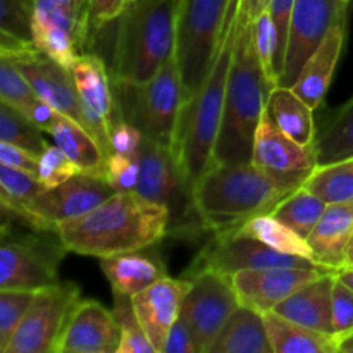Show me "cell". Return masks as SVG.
Returning <instances> with one entry per match:
<instances>
[{
    "mask_svg": "<svg viewBox=\"0 0 353 353\" xmlns=\"http://www.w3.org/2000/svg\"><path fill=\"white\" fill-rule=\"evenodd\" d=\"M79 300L81 295L74 283H55L38 290L3 353H55Z\"/></svg>",
    "mask_w": 353,
    "mask_h": 353,
    "instance_id": "7c38bea8",
    "label": "cell"
},
{
    "mask_svg": "<svg viewBox=\"0 0 353 353\" xmlns=\"http://www.w3.org/2000/svg\"><path fill=\"white\" fill-rule=\"evenodd\" d=\"M112 314L121 330V345L117 353H157L134 312L133 299L124 293L112 292Z\"/></svg>",
    "mask_w": 353,
    "mask_h": 353,
    "instance_id": "e575fe53",
    "label": "cell"
},
{
    "mask_svg": "<svg viewBox=\"0 0 353 353\" xmlns=\"http://www.w3.org/2000/svg\"><path fill=\"white\" fill-rule=\"evenodd\" d=\"M34 0H0V37L33 40Z\"/></svg>",
    "mask_w": 353,
    "mask_h": 353,
    "instance_id": "f35d334b",
    "label": "cell"
},
{
    "mask_svg": "<svg viewBox=\"0 0 353 353\" xmlns=\"http://www.w3.org/2000/svg\"><path fill=\"white\" fill-rule=\"evenodd\" d=\"M137 157L140 162L137 192L169 210V234L196 236L207 231L193 200L192 183L172 148L143 138Z\"/></svg>",
    "mask_w": 353,
    "mask_h": 353,
    "instance_id": "ba28073f",
    "label": "cell"
},
{
    "mask_svg": "<svg viewBox=\"0 0 353 353\" xmlns=\"http://www.w3.org/2000/svg\"><path fill=\"white\" fill-rule=\"evenodd\" d=\"M72 78L78 90L79 103L85 116L86 130L97 138L105 155H110V130L123 121L112 72L100 55L85 52L71 64Z\"/></svg>",
    "mask_w": 353,
    "mask_h": 353,
    "instance_id": "9a60e30c",
    "label": "cell"
},
{
    "mask_svg": "<svg viewBox=\"0 0 353 353\" xmlns=\"http://www.w3.org/2000/svg\"><path fill=\"white\" fill-rule=\"evenodd\" d=\"M145 250L100 259V269L112 292L133 296L168 276L161 257L157 254H145Z\"/></svg>",
    "mask_w": 353,
    "mask_h": 353,
    "instance_id": "d4e9b609",
    "label": "cell"
},
{
    "mask_svg": "<svg viewBox=\"0 0 353 353\" xmlns=\"http://www.w3.org/2000/svg\"><path fill=\"white\" fill-rule=\"evenodd\" d=\"M305 179V174H278L254 162L214 164L193 186V200L207 231H231L272 212Z\"/></svg>",
    "mask_w": 353,
    "mask_h": 353,
    "instance_id": "7a4b0ae2",
    "label": "cell"
},
{
    "mask_svg": "<svg viewBox=\"0 0 353 353\" xmlns=\"http://www.w3.org/2000/svg\"><path fill=\"white\" fill-rule=\"evenodd\" d=\"M348 2H350V3H352V2H353V0H348Z\"/></svg>",
    "mask_w": 353,
    "mask_h": 353,
    "instance_id": "11a10c76",
    "label": "cell"
},
{
    "mask_svg": "<svg viewBox=\"0 0 353 353\" xmlns=\"http://www.w3.org/2000/svg\"><path fill=\"white\" fill-rule=\"evenodd\" d=\"M303 186L327 205H353V157L317 164Z\"/></svg>",
    "mask_w": 353,
    "mask_h": 353,
    "instance_id": "4dcf8cb0",
    "label": "cell"
},
{
    "mask_svg": "<svg viewBox=\"0 0 353 353\" xmlns=\"http://www.w3.org/2000/svg\"><path fill=\"white\" fill-rule=\"evenodd\" d=\"M326 207L327 203L324 200H321L302 185L288 196H285L271 214L307 240L316 224L319 223Z\"/></svg>",
    "mask_w": 353,
    "mask_h": 353,
    "instance_id": "d6a6232c",
    "label": "cell"
},
{
    "mask_svg": "<svg viewBox=\"0 0 353 353\" xmlns=\"http://www.w3.org/2000/svg\"><path fill=\"white\" fill-rule=\"evenodd\" d=\"M143 133L130 121L123 119L116 123L110 130L109 143L110 154H123L130 157H137L143 143Z\"/></svg>",
    "mask_w": 353,
    "mask_h": 353,
    "instance_id": "f6af8a7d",
    "label": "cell"
},
{
    "mask_svg": "<svg viewBox=\"0 0 353 353\" xmlns=\"http://www.w3.org/2000/svg\"><path fill=\"white\" fill-rule=\"evenodd\" d=\"M65 250L86 257H112L145 250L169 234V210L138 192L114 193L93 210L57 226Z\"/></svg>",
    "mask_w": 353,
    "mask_h": 353,
    "instance_id": "6da1fadb",
    "label": "cell"
},
{
    "mask_svg": "<svg viewBox=\"0 0 353 353\" xmlns=\"http://www.w3.org/2000/svg\"><path fill=\"white\" fill-rule=\"evenodd\" d=\"M231 2L233 0H178L176 61L185 88V107L199 95L209 76L223 40Z\"/></svg>",
    "mask_w": 353,
    "mask_h": 353,
    "instance_id": "8992f818",
    "label": "cell"
},
{
    "mask_svg": "<svg viewBox=\"0 0 353 353\" xmlns=\"http://www.w3.org/2000/svg\"><path fill=\"white\" fill-rule=\"evenodd\" d=\"M57 231L17 233L2 230L0 290L38 292L59 283V264L65 255Z\"/></svg>",
    "mask_w": 353,
    "mask_h": 353,
    "instance_id": "9c48e42d",
    "label": "cell"
},
{
    "mask_svg": "<svg viewBox=\"0 0 353 353\" xmlns=\"http://www.w3.org/2000/svg\"><path fill=\"white\" fill-rule=\"evenodd\" d=\"M114 193L105 176L78 172L55 188H45L19 209L2 207V219L19 221L28 230L57 231L59 224L85 216Z\"/></svg>",
    "mask_w": 353,
    "mask_h": 353,
    "instance_id": "30bf717a",
    "label": "cell"
},
{
    "mask_svg": "<svg viewBox=\"0 0 353 353\" xmlns=\"http://www.w3.org/2000/svg\"><path fill=\"white\" fill-rule=\"evenodd\" d=\"M268 268H324L310 259L286 255L272 250L255 238L240 234L238 231H219L214 233L209 243L195 257L183 278L190 279L203 271H217L223 274H234L240 271ZM330 269V268H327Z\"/></svg>",
    "mask_w": 353,
    "mask_h": 353,
    "instance_id": "8fae6325",
    "label": "cell"
},
{
    "mask_svg": "<svg viewBox=\"0 0 353 353\" xmlns=\"http://www.w3.org/2000/svg\"><path fill=\"white\" fill-rule=\"evenodd\" d=\"M128 2H130V0H128Z\"/></svg>",
    "mask_w": 353,
    "mask_h": 353,
    "instance_id": "9f6ffc18",
    "label": "cell"
},
{
    "mask_svg": "<svg viewBox=\"0 0 353 353\" xmlns=\"http://www.w3.org/2000/svg\"><path fill=\"white\" fill-rule=\"evenodd\" d=\"M334 272L327 268H268L231 274L241 305L262 314L272 312L276 305L321 276Z\"/></svg>",
    "mask_w": 353,
    "mask_h": 353,
    "instance_id": "ac0fdd59",
    "label": "cell"
},
{
    "mask_svg": "<svg viewBox=\"0 0 353 353\" xmlns=\"http://www.w3.org/2000/svg\"><path fill=\"white\" fill-rule=\"evenodd\" d=\"M33 40L41 52L71 68L90 41L85 0H34Z\"/></svg>",
    "mask_w": 353,
    "mask_h": 353,
    "instance_id": "5bb4252c",
    "label": "cell"
},
{
    "mask_svg": "<svg viewBox=\"0 0 353 353\" xmlns=\"http://www.w3.org/2000/svg\"><path fill=\"white\" fill-rule=\"evenodd\" d=\"M192 286L181 305V319L192 331L200 353H209L217 334L240 305L230 274L203 271L190 278Z\"/></svg>",
    "mask_w": 353,
    "mask_h": 353,
    "instance_id": "4fadbf2b",
    "label": "cell"
},
{
    "mask_svg": "<svg viewBox=\"0 0 353 353\" xmlns=\"http://www.w3.org/2000/svg\"><path fill=\"white\" fill-rule=\"evenodd\" d=\"M316 150L319 164L353 157V97L319 128Z\"/></svg>",
    "mask_w": 353,
    "mask_h": 353,
    "instance_id": "1f68e13d",
    "label": "cell"
},
{
    "mask_svg": "<svg viewBox=\"0 0 353 353\" xmlns=\"http://www.w3.org/2000/svg\"><path fill=\"white\" fill-rule=\"evenodd\" d=\"M272 86L262 71L254 43V23L238 17V33L228 78L224 114L214 164L252 162L257 128Z\"/></svg>",
    "mask_w": 353,
    "mask_h": 353,
    "instance_id": "3957f363",
    "label": "cell"
},
{
    "mask_svg": "<svg viewBox=\"0 0 353 353\" xmlns=\"http://www.w3.org/2000/svg\"><path fill=\"white\" fill-rule=\"evenodd\" d=\"M38 97L23 72L10 59L0 57V102L14 109H23L28 102Z\"/></svg>",
    "mask_w": 353,
    "mask_h": 353,
    "instance_id": "ab89813d",
    "label": "cell"
},
{
    "mask_svg": "<svg viewBox=\"0 0 353 353\" xmlns=\"http://www.w3.org/2000/svg\"><path fill=\"white\" fill-rule=\"evenodd\" d=\"M178 0H130L114 21L112 78L143 83L176 54Z\"/></svg>",
    "mask_w": 353,
    "mask_h": 353,
    "instance_id": "5b68a950",
    "label": "cell"
},
{
    "mask_svg": "<svg viewBox=\"0 0 353 353\" xmlns=\"http://www.w3.org/2000/svg\"><path fill=\"white\" fill-rule=\"evenodd\" d=\"M343 268L353 269V236H352L350 243H348L347 254H345V265H343ZM343 268H341V269H343Z\"/></svg>",
    "mask_w": 353,
    "mask_h": 353,
    "instance_id": "db71d44e",
    "label": "cell"
},
{
    "mask_svg": "<svg viewBox=\"0 0 353 353\" xmlns=\"http://www.w3.org/2000/svg\"><path fill=\"white\" fill-rule=\"evenodd\" d=\"M353 236V205H327L319 223L309 234L314 262L340 271Z\"/></svg>",
    "mask_w": 353,
    "mask_h": 353,
    "instance_id": "cb8c5ba5",
    "label": "cell"
},
{
    "mask_svg": "<svg viewBox=\"0 0 353 353\" xmlns=\"http://www.w3.org/2000/svg\"><path fill=\"white\" fill-rule=\"evenodd\" d=\"M38 176L0 164V202L7 209H19L43 192Z\"/></svg>",
    "mask_w": 353,
    "mask_h": 353,
    "instance_id": "d590c367",
    "label": "cell"
},
{
    "mask_svg": "<svg viewBox=\"0 0 353 353\" xmlns=\"http://www.w3.org/2000/svg\"><path fill=\"white\" fill-rule=\"evenodd\" d=\"M7 59L19 68L31 88L43 102L54 107L61 116L74 119L86 128L71 68L52 59L37 45Z\"/></svg>",
    "mask_w": 353,
    "mask_h": 353,
    "instance_id": "e0dca14e",
    "label": "cell"
},
{
    "mask_svg": "<svg viewBox=\"0 0 353 353\" xmlns=\"http://www.w3.org/2000/svg\"><path fill=\"white\" fill-rule=\"evenodd\" d=\"M340 352L353 353V333L340 340Z\"/></svg>",
    "mask_w": 353,
    "mask_h": 353,
    "instance_id": "f5cc1de1",
    "label": "cell"
},
{
    "mask_svg": "<svg viewBox=\"0 0 353 353\" xmlns=\"http://www.w3.org/2000/svg\"><path fill=\"white\" fill-rule=\"evenodd\" d=\"M234 231L255 238V240L262 241L268 247H271L272 250L281 252V254L314 261L312 248H310L309 241L303 236H300L292 228L286 226L285 223H281L271 212L252 217V219H248L247 223H243Z\"/></svg>",
    "mask_w": 353,
    "mask_h": 353,
    "instance_id": "f546056e",
    "label": "cell"
},
{
    "mask_svg": "<svg viewBox=\"0 0 353 353\" xmlns=\"http://www.w3.org/2000/svg\"><path fill=\"white\" fill-rule=\"evenodd\" d=\"M85 2L88 9L90 40L93 38L92 34L110 26L128 6V0H85Z\"/></svg>",
    "mask_w": 353,
    "mask_h": 353,
    "instance_id": "bcb514c9",
    "label": "cell"
},
{
    "mask_svg": "<svg viewBox=\"0 0 353 353\" xmlns=\"http://www.w3.org/2000/svg\"><path fill=\"white\" fill-rule=\"evenodd\" d=\"M254 43L257 57L261 61L262 71L265 78L271 83L272 88L279 85V76L276 64H278V31H276L272 17L269 10H264L257 19L254 21Z\"/></svg>",
    "mask_w": 353,
    "mask_h": 353,
    "instance_id": "8d00e7d4",
    "label": "cell"
},
{
    "mask_svg": "<svg viewBox=\"0 0 353 353\" xmlns=\"http://www.w3.org/2000/svg\"><path fill=\"white\" fill-rule=\"evenodd\" d=\"M190 286H192L190 279L164 276L157 283L145 288L143 292L131 296L134 312L157 353L162 352L172 324L178 321L181 314L183 300Z\"/></svg>",
    "mask_w": 353,
    "mask_h": 353,
    "instance_id": "ffe728a7",
    "label": "cell"
},
{
    "mask_svg": "<svg viewBox=\"0 0 353 353\" xmlns=\"http://www.w3.org/2000/svg\"><path fill=\"white\" fill-rule=\"evenodd\" d=\"M345 38H347V21L336 24L326 34V38L321 41L319 47L305 62L296 81L293 83V86H290L314 110L323 105L326 99L327 88H330L341 52H343Z\"/></svg>",
    "mask_w": 353,
    "mask_h": 353,
    "instance_id": "7402d4cb",
    "label": "cell"
},
{
    "mask_svg": "<svg viewBox=\"0 0 353 353\" xmlns=\"http://www.w3.org/2000/svg\"><path fill=\"white\" fill-rule=\"evenodd\" d=\"M333 333L338 341L353 333V290L338 274L333 288Z\"/></svg>",
    "mask_w": 353,
    "mask_h": 353,
    "instance_id": "7bdbcfd3",
    "label": "cell"
},
{
    "mask_svg": "<svg viewBox=\"0 0 353 353\" xmlns=\"http://www.w3.org/2000/svg\"><path fill=\"white\" fill-rule=\"evenodd\" d=\"M238 10L240 0H233L228 10L219 50L210 68L205 83L192 103L183 109L179 117L172 152L181 162L192 186L214 165V150L219 137L224 114L228 78L234 54L238 33Z\"/></svg>",
    "mask_w": 353,
    "mask_h": 353,
    "instance_id": "277c9868",
    "label": "cell"
},
{
    "mask_svg": "<svg viewBox=\"0 0 353 353\" xmlns=\"http://www.w3.org/2000/svg\"><path fill=\"white\" fill-rule=\"evenodd\" d=\"M348 0H295L285 69L278 86H293L305 62L336 24L348 19Z\"/></svg>",
    "mask_w": 353,
    "mask_h": 353,
    "instance_id": "2e32d148",
    "label": "cell"
},
{
    "mask_svg": "<svg viewBox=\"0 0 353 353\" xmlns=\"http://www.w3.org/2000/svg\"><path fill=\"white\" fill-rule=\"evenodd\" d=\"M161 353H200L195 340H193L192 331L188 330L181 316L172 324Z\"/></svg>",
    "mask_w": 353,
    "mask_h": 353,
    "instance_id": "681fc988",
    "label": "cell"
},
{
    "mask_svg": "<svg viewBox=\"0 0 353 353\" xmlns=\"http://www.w3.org/2000/svg\"><path fill=\"white\" fill-rule=\"evenodd\" d=\"M105 179L116 193L137 192L138 181H140V162H138V157L110 154L107 157Z\"/></svg>",
    "mask_w": 353,
    "mask_h": 353,
    "instance_id": "b9f144b4",
    "label": "cell"
},
{
    "mask_svg": "<svg viewBox=\"0 0 353 353\" xmlns=\"http://www.w3.org/2000/svg\"><path fill=\"white\" fill-rule=\"evenodd\" d=\"M209 353H274L264 314L240 303L217 334Z\"/></svg>",
    "mask_w": 353,
    "mask_h": 353,
    "instance_id": "484cf974",
    "label": "cell"
},
{
    "mask_svg": "<svg viewBox=\"0 0 353 353\" xmlns=\"http://www.w3.org/2000/svg\"><path fill=\"white\" fill-rule=\"evenodd\" d=\"M274 353H334L340 352V341L334 334L321 333L285 319L276 312L264 314Z\"/></svg>",
    "mask_w": 353,
    "mask_h": 353,
    "instance_id": "83f0119b",
    "label": "cell"
},
{
    "mask_svg": "<svg viewBox=\"0 0 353 353\" xmlns=\"http://www.w3.org/2000/svg\"><path fill=\"white\" fill-rule=\"evenodd\" d=\"M338 278H340L348 288L353 290V269H348V268L340 269V271H338Z\"/></svg>",
    "mask_w": 353,
    "mask_h": 353,
    "instance_id": "816d5d0a",
    "label": "cell"
},
{
    "mask_svg": "<svg viewBox=\"0 0 353 353\" xmlns=\"http://www.w3.org/2000/svg\"><path fill=\"white\" fill-rule=\"evenodd\" d=\"M271 0H240V10L238 17L254 23L264 10H268Z\"/></svg>",
    "mask_w": 353,
    "mask_h": 353,
    "instance_id": "f907efd6",
    "label": "cell"
},
{
    "mask_svg": "<svg viewBox=\"0 0 353 353\" xmlns=\"http://www.w3.org/2000/svg\"><path fill=\"white\" fill-rule=\"evenodd\" d=\"M265 116L300 145H316L317 130L314 123V109L290 86H276L271 90L265 103Z\"/></svg>",
    "mask_w": 353,
    "mask_h": 353,
    "instance_id": "4316f807",
    "label": "cell"
},
{
    "mask_svg": "<svg viewBox=\"0 0 353 353\" xmlns=\"http://www.w3.org/2000/svg\"><path fill=\"white\" fill-rule=\"evenodd\" d=\"M0 141L24 148L38 157L48 147L45 138L41 137V131L19 110L3 102H0Z\"/></svg>",
    "mask_w": 353,
    "mask_h": 353,
    "instance_id": "836d02e7",
    "label": "cell"
},
{
    "mask_svg": "<svg viewBox=\"0 0 353 353\" xmlns=\"http://www.w3.org/2000/svg\"><path fill=\"white\" fill-rule=\"evenodd\" d=\"M293 7H295V0H271L269 2V14L272 17L276 31H278V76L281 78L283 69H285V57H286V47H288V34H290V21H292Z\"/></svg>",
    "mask_w": 353,
    "mask_h": 353,
    "instance_id": "ee69618b",
    "label": "cell"
},
{
    "mask_svg": "<svg viewBox=\"0 0 353 353\" xmlns=\"http://www.w3.org/2000/svg\"><path fill=\"white\" fill-rule=\"evenodd\" d=\"M338 271L327 272L276 305L272 312L321 333H333V288Z\"/></svg>",
    "mask_w": 353,
    "mask_h": 353,
    "instance_id": "603a6c76",
    "label": "cell"
},
{
    "mask_svg": "<svg viewBox=\"0 0 353 353\" xmlns=\"http://www.w3.org/2000/svg\"><path fill=\"white\" fill-rule=\"evenodd\" d=\"M116 83V81H114ZM123 117L152 141L174 147L185 88L176 54L143 83H116Z\"/></svg>",
    "mask_w": 353,
    "mask_h": 353,
    "instance_id": "52a82bcc",
    "label": "cell"
},
{
    "mask_svg": "<svg viewBox=\"0 0 353 353\" xmlns=\"http://www.w3.org/2000/svg\"><path fill=\"white\" fill-rule=\"evenodd\" d=\"M79 169L57 145H48L47 150L40 155L38 161V179L43 188H55L72 176L78 174Z\"/></svg>",
    "mask_w": 353,
    "mask_h": 353,
    "instance_id": "60d3db41",
    "label": "cell"
},
{
    "mask_svg": "<svg viewBox=\"0 0 353 353\" xmlns=\"http://www.w3.org/2000/svg\"><path fill=\"white\" fill-rule=\"evenodd\" d=\"M34 296L37 292L30 290H0V353L6 352Z\"/></svg>",
    "mask_w": 353,
    "mask_h": 353,
    "instance_id": "74e56055",
    "label": "cell"
},
{
    "mask_svg": "<svg viewBox=\"0 0 353 353\" xmlns=\"http://www.w3.org/2000/svg\"><path fill=\"white\" fill-rule=\"evenodd\" d=\"M252 162L278 174H305L319 164L316 145L305 147L283 133L268 116H262L254 141Z\"/></svg>",
    "mask_w": 353,
    "mask_h": 353,
    "instance_id": "44dd1931",
    "label": "cell"
},
{
    "mask_svg": "<svg viewBox=\"0 0 353 353\" xmlns=\"http://www.w3.org/2000/svg\"><path fill=\"white\" fill-rule=\"evenodd\" d=\"M19 112L26 117L30 123H33L43 133H50L52 128L55 126V123L59 121L61 114L54 109L52 105H48L47 102L40 99V97H34L31 102H28L23 109H19Z\"/></svg>",
    "mask_w": 353,
    "mask_h": 353,
    "instance_id": "7dc6e473",
    "label": "cell"
},
{
    "mask_svg": "<svg viewBox=\"0 0 353 353\" xmlns=\"http://www.w3.org/2000/svg\"><path fill=\"white\" fill-rule=\"evenodd\" d=\"M48 134L54 143L78 165L79 172L105 176V152L83 124L61 116Z\"/></svg>",
    "mask_w": 353,
    "mask_h": 353,
    "instance_id": "f1b7e54d",
    "label": "cell"
},
{
    "mask_svg": "<svg viewBox=\"0 0 353 353\" xmlns=\"http://www.w3.org/2000/svg\"><path fill=\"white\" fill-rule=\"evenodd\" d=\"M121 330L112 310L97 300H79L55 353H117Z\"/></svg>",
    "mask_w": 353,
    "mask_h": 353,
    "instance_id": "d6986e66",
    "label": "cell"
},
{
    "mask_svg": "<svg viewBox=\"0 0 353 353\" xmlns=\"http://www.w3.org/2000/svg\"><path fill=\"white\" fill-rule=\"evenodd\" d=\"M38 161H40L38 155L31 154V152L24 150L21 147H16V145L0 141V164L2 165L21 169V171H28L37 176Z\"/></svg>",
    "mask_w": 353,
    "mask_h": 353,
    "instance_id": "c3c4849f",
    "label": "cell"
}]
</instances>
